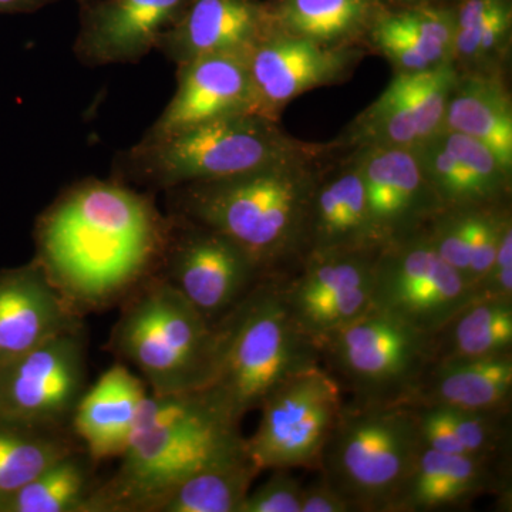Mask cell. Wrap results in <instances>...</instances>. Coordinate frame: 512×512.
Returning a JSON list of instances; mask_svg holds the SVG:
<instances>
[{
    "label": "cell",
    "mask_w": 512,
    "mask_h": 512,
    "mask_svg": "<svg viewBox=\"0 0 512 512\" xmlns=\"http://www.w3.org/2000/svg\"><path fill=\"white\" fill-rule=\"evenodd\" d=\"M170 220L119 181L89 180L57 198L36 225V261L79 313L136 289L160 264Z\"/></svg>",
    "instance_id": "cell-1"
},
{
    "label": "cell",
    "mask_w": 512,
    "mask_h": 512,
    "mask_svg": "<svg viewBox=\"0 0 512 512\" xmlns=\"http://www.w3.org/2000/svg\"><path fill=\"white\" fill-rule=\"evenodd\" d=\"M336 153L171 188L174 215L234 241L251 256L262 276L289 275L308 254L313 191Z\"/></svg>",
    "instance_id": "cell-2"
},
{
    "label": "cell",
    "mask_w": 512,
    "mask_h": 512,
    "mask_svg": "<svg viewBox=\"0 0 512 512\" xmlns=\"http://www.w3.org/2000/svg\"><path fill=\"white\" fill-rule=\"evenodd\" d=\"M239 424L205 389L148 393L120 466L97 485L89 512H151L185 477L247 450Z\"/></svg>",
    "instance_id": "cell-3"
},
{
    "label": "cell",
    "mask_w": 512,
    "mask_h": 512,
    "mask_svg": "<svg viewBox=\"0 0 512 512\" xmlns=\"http://www.w3.org/2000/svg\"><path fill=\"white\" fill-rule=\"evenodd\" d=\"M217 362L207 393L235 421L296 373L320 363L318 346L286 305L284 276H265L215 323Z\"/></svg>",
    "instance_id": "cell-4"
},
{
    "label": "cell",
    "mask_w": 512,
    "mask_h": 512,
    "mask_svg": "<svg viewBox=\"0 0 512 512\" xmlns=\"http://www.w3.org/2000/svg\"><path fill=\"white\" fill-rule=\"evenodd\" d=\"M335 151H339L335 140H299L286 133L279 121L242 114L198 124L163 138H143L128 151L123 165L124 173L136 183L168 191Z\"/></svg>",
    "instance_id": "cell-5"
},
{
    "label": "cell",
    "mask_w": 512,
    "mask_h": 512,
    "mask_svg": "<svg viewBox=\"0 0 512 512\" xmlns=\"http://www.w3.org/2000/svg\"><path fill=\"white\" fill-rule=\"evenodd\" d=\"M111 348L136 367L148 392H195L214 377L217 332L167 279L150 275L117 320Z\"/></svg>",
    "instance_id": "cell-6"
},
{
    "label": "cell",
    "mask_w": 512,
    "mask_h": 512,
    "mask_svg": "<svg viewBox=\"0 0 512 512\" xmlns=\"http://www.w3.org/2000/svg\"><path fill=\"white\" fill-rule=\"evenodd\" d=\"M420 448L412 407L352 400L343 404L318 471L356 512H389Z\"/></svg>",
    "instance_id": "cell-7"
},
{
    "label": "cell",
    "mask_w": 512,
    "mask_h": 512,
    "mask_svg": "<svg viewBox=\"0 0 512 512\" xmlns=\"http://www.w3.org/2000/svg\"><path fill=\"white\" fill-rule=\"evenodd\" d=\"M320 360L359 403L400 404L434 360V336L370 309L319 345Z\"/></svg>",
    "instance_id": "cell-8"
},
{
    "label": "cell",
    "mask_w": 512,
    "mask_h": 512,
    "mask_svg": "<svg viewBox=\"0 0 512 512\" xmlns=\"http://www.w3.org/2000/svg\"><path fill=\"white\" fill-rule=\"evenodd\" d=\"M343 389L326 367L296 373L266 397L258 429L247 439L258 470H319L323 448L342 412Z\"/></svg>",
    "instance_id": "cell-9"
},
{
    "label": "cell",
    "mask_w": 512,
    "mask_h": 512,
    "mask_svg": "<svg viewBox=\"0 0 512 512\" xmlns=\"http://www.w3.org/2000/svg\"><path fill=\"white\" fill-rule=\"evenodd\" d=\"M474 299L476 292L437 254L424 229L376 252L370 309L434 336Z\"/></svg>",
    "instance_id": "cell-10"
},
{
    "label": "cell",
    "mask_w": 512,
    "mask_h": 512,
    "mask_svg": "<svg viewBox=\"0 0 512 512\" xmlns=\"http://www.w3.org/2000/svg\"><path fill=\"white\" fill-rule=\"evenodd\" d=\"M86 389L87 349L79 326L0 365V419L72 430Z\"/></svg>",
    "instance_id": "cell-11"
},
{
    "label": "cell",
    "mask_w": 512,
    "mask_h": 512,
    "mask_svg": "<svg viewBox=\"0 0 512 512\" xmlns=\"http://www.w3.org/2000/svg\"><path fill=\"white\" fill-rule=\"evenodd\" d=\"M160 264L163 278L211 322H218L262 276L239 245L221 232L173 215Z\"/></svg>",
    "instance_id": "cell-12"
},
{
    "label": "cell",
    "mask_w": 512,
    "mask_h": 512,
    "mask_svg": "<svg viewBox=\"0 0 512 512\" xmlns=\"http://www.w3.org/2000/svg\"><path fill=\"white\" fill-rule=\"evenodd\" d=\"M377 251L309 252L284 276L286 305L296 325L318 346L372 308Z\"/></svg>",
    "instance_id": "cell-13"
},
{
    "label": "cell",
    "mask_w": 512,
    "mask_h": 512,
    "mask_svg": "<svg viewBox=\"0 0 512 512\" xmlns=\"http://www.w3.org/2000/svg\"><path fill=\"white\" fill-rule=\"evenodd\" d=\"M458 70L453 63L419 73H394L389 86L338 138L339 150L416 148L444 128Z\"/></svg>",
    "instance_id": "cell-14"
},
{
    "label": "cell",
    "mask_w": 512,
    "mask_h": 512,
    "mask_svg": "<svg viewBox=\"0 0 512 512\" xmlns=\"http://www.w3.org/2000/svg\"><path fill=\"white\" fill-rule=\"evenodd\" d=\"M365 55L362 46H323L272 30L247 57L256 114L279 121L289 101L345 82Z\"/></svg>",
    "instance_id": "cell-15"
},
{
    "label": "cell",
    "mask_w": 512,
    "mask_h": 512,
    "mask_svg": "<svg viewBox=\"0 0 512 512\" xmlns=\"http://www.w3.org/2000/svg\"><path fill=\"white\" fill-rule=\"evenodd\" d=\"M355 157L365 185L370 220L380 244L424 229L444 210L412 147H363L343 151Z\"/></svg>",
    "instance_id": "cell-16"
},
{
    "label": "cell",
    "mask_w": 512,
    "mask_h": 512,
    "mask_svg": "<svg viewBox=\"0 0 512 512\" xmlns=\"http://www.w3.org/2000/svg\"><path fill=\"white\" fill-rule=\"evenodd\" d=\"M247 57L211 55L178 64L173 99L144 138L154 140L208 121L256 114Z\"/></svg>",
    "instance_id": "cell-17"
},
{
    "label": "cell",
    "mask_w": 512,
    "mask_h": 512,
    "mask_svg": "<svg viewBox=\"0 0 512 512\" xmlns=\"http://www.w3.org/2000/svg\"><path fill=\"white\" fill-rule=\"evenodd\" d=\"M190 0H101L87 13L74 53L87 66L134 63L157 49Z\"/></svg>",
    "instance_id": "cell-18"
},
{
    "label": "cell",
    "mask_w": 512,
    "mask_h": 512,
    "mask_svg": "<svg viewBox=\"0 0 512 512\" xmlns=\"http://www.w3.org/2000/svg\"><path fill=\"white\" fill-rule=\"evenodd\" d=\"M272 30L259 0H190L157 49L177 66L202 56L248 55Z\"/></svg>",
    "instance_id": "cell-19"
},
{
    "label": "cell",
    "mask_w": 512,
    "mask_h": 512,
    "mask_svg": "<svg viewBox=\"0 0 512 512\" xmlns=\"http://www.w3.org/2000/svg\"><path fill=\"white\" fill-rule=\"evenodd\" d=\"M79 326V315L36 259L0 271V365Z\"/></svg>",
    "instance_id": "cell-20"
},
{
    "label": "cell",
    "mask_w": 512,
    "mask_h": 512,
    "mask_svg": "<svg viewBox=\"0 0 512 512\" xmlns=\"http://www.w3.org/2000/svg\"><path fill=\"white\" fill-rule=\"evenodd\" d=\"M417 151L427 181L444 208L510 202L512 174L480 141L441 130Z\"/></svg>",
    "instance_id": "cell-21"
},
{
    "label": "cell",
    "mask_w": 512,
    "mask_h": 512,
    "mask_svg": "<svg viewBox=\"0 0 512 512\" xmlns=\"http://www.w3.org/2000/svg\"><path fill=\"white\" fill-rule=\"evenodd\" d=\"M339 153V151H338ZM326 163L311 202L309 252L379 251L359 165L350 153Z\"/></svg>",
    "instance_id": "cell-22"
},
{
    "label": "cell",
    "mask_w": 512,
    "mask_h": 512,
    "mask_svg": "<svg viewBox=\"0 0 512 512\" xmlns=\"http://www.w3.org/2000/svg\"><path fill=\"white\" fill-rule=\"evenodd\" d=\"M504 460L447 454L421 446L389 512L461 507L481 494L507 488Z\"/></svg>",
    "instance_id": "cell-23"
},
{
    "label": "cell",
    "mask_w": 512,
    "mask_h": 512,
    "mask_svg": "<svg viewBox=\"0 0 512 512\" xmlns=\"http://www.w3.org/2000/svg\"><path fill=\"white\" fill-rule=\"evenodd\" d=\"M456 5L382 9L363 46L383 56L394 73L436 69L453 59Z\"/></svg>",
    "instance_id": "cell-24"
},
{
    "label": "cell",
    "mask_w": 512,
    "mask_h": 512,
    "mask_svg": "<svg viewBox=\"0 0 512 512\" xmlns=\"http://www.w3.org/2000/svg\"><path fill=\"white\" fill-rule=\"evenodd\" d=\"M148 387L124 363H116L87 386L74 410L72 431L94 463L120 457Z\"/></svg>",
    "instance_id": "cell-25"
},
{
    "label": "cell",
    "mask_w": 512,
    "mask_h": 512,
    "mask_svg": "<svg viewBox=\"0 0 512 512\" xmlns=\"http://www.w3.org/2000/svg\"><path fill=\"white\" fill-rule=\"evenodd\" d=\"M512 353L484 359L439 360L427 367L403 406L457 410L510 407Z\"/></svg>",
    "instance_id": "cell-26"
},
{
    "label": "cell",
    "mask_w": 512,
    "mask_h": 512,
    "mask_svg": "<svg viewBox=\"0 0 512 512\" xmlns=\"http://www.w3.org/2000/svg\"><path fill=\"white\" fill-rule=\"evenodd\" d=\"M443 130L480 141L512 174V99L507 72H458Z\"/></svg>",
    "instance_id": "cell-27"
},
{
    "label": "cell",
    "mask_w": 512,
    "mask_h": 512,
    "mask_svg": "<svg viewBox=\"0 0 512 512\" xmlns=\"http://www.w3.org/2000/svg\"><path fill=\"white\" fill-rule=\"evenodd\" d=\"M272 29L329 47L363 46L382 6L376 0H272Z\"/></svg>",
    "instance_id": "cell-28"
},
{
    "label": "cell",
    "mask_w": 512,
    "mask_h": 512,
    "mask_svg": "<svg viewBox=\"0 0 512 512\" xmlns=\"http://www.w3.org/2000/svg\"><path fill=\"white\" fill-rule=\"evenodd\" d=\"M512 353V299L476 298L434 335V360Z\"/></svg>",
    "instance_id": "cell-29"
},
{
    "label": "cell",
    "mask_w": 512,
    "mask_h": 512,
    "mask_svg": "<svg viewBox=\"0 0 512 512\" xmlns=\"http://www.w3.org/2000/svg\"><path fill=\"white\" fill-rule=\"evenodd\" d=\"M259 473L248 450L242 451L185 477L151 512H239Z\"/></svg>",
    "instance_id": "cell-30"
},
{
    "label": "cell",
    "mask_w": 512,
    "mask_h": 512,
    "mask_svg": "<svg viewBox=\"0 0 512 512\" xmlns=\"http://www.w3.org/2000/svg\"><path fill=\"white\" fill-rule=\"evenodd\" d=\"M94 464L83 447L77 448L28 484L0 498V512H89L99 485Z\"/></svg>",
    "instance_id": "cell-31"
},
{
    "label": "cell",
    "mask_w": 512,
    "mask_h": 512,
    "mask_svg": "<svg viewBox=\"0 0 512 512\" xmlns=\"http://www.w3.org/2000/svg\"><path fill=\"white\" fill-rule=\"evenodd\" d=\"M82 447L70 429H45L0 419V498Z\"/></svg>",
    "instance_id": "cell-32"
},
{
    "label": "cell",
    "mask_w": 512,
    "mask_h": 512,
    "mask_svg": "<svg viewBox=\"0 0 512 512\" xmlns=\"http://www.w3.org/2000/svg\"><path fill=\"white\" fill-rule=\"evenodd\" d=\"M476 208H444L424 227V232L437 254L451 268L460 272L467 282L470 272L471 229Z\"/></svg>",
    "instance_id": "cell-33"
},
{
    "label": "cell",
    "mask_w": 512,
    "mask_h": 512,
    "mask_svg": "<svg viewBox=\"0 0 512 512\" xmlns=\"http://www.w3.org/2000/svg\"><path fill=\"white\" fill-rule=\"evenodd\" d=\"M289 471L272 470L264 484L249 491L239 512H301L303 484Z\"/></svg>",
    "instance_id": "cell-34"
},
{
    "label": "cell",
    "mask_w": 512,
    "mask_h": 512,
    "mask_svg": "<svg viewBox=\"0 0 512 512\" xmlns=\"http://www.w3.org/2000/svg\"><path fill=\"white\" fill-rule=\"evenodd\" d=\"M421 446L447 454H467L458 440L450 417L443 407H412ZM470 456V454H468Z\"/></svg>",
    "instance_id": "cell-35"
},
{
    "label": "cell",
    "mask_w": 512,
    "mask_h": 512,
    "mask_svg": "<svg viewBox=\"0 0 512 512\" xmlns=\"http://www.w3.org/2000/svg\"><path fill=\"white\" fill-rule=\"evenodd\" d=\"M301 512H356L353 504L325 477L303 485Z\"/></svg>",
    "instance_id": "cell-36"
},
{
    "label": "cell",
    "mask_w": 512,
    "mask_h": 512,
    "mask_svg": "<svg viewBox=\"0 0 512 512\" xmlns=\"http://www.w3.org/2000/svg\"><path fill=\"white\" fill-rule=\"evenodd\" d=\"M45 0H0V13H23L39 9Z\"/></svg>",
    "instance_id": "cell-37"
},
{
    "label": "cell",
    "mask_w": 512,
    "mask_h": 512,
    "mask_svg": "<svg viewBox=\"0 0 512 512\" xmlns=\"http://www.w3.org/2000/svg\"><path fill=\"white\" fill-rule=\"evenodd\" d=\"M383 9L409 8L419 5H446L457 3L458 0H376Z\"/></svg>",
    "instance_id": "cell-38"
}]
</instances>
